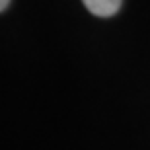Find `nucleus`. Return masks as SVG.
Listing matches in <instances>:
<instances>
[{
	"label": "nucleus",
	"mask_w": 150,
	"mask_h": 150,
	"mask_svg": "<svg viewBox=\"0 0 150 150\" xmlns=\"http://www.w3.org/2000/svg\"><path fill=\"white\" fill-rule=\"evenodd\" d=\"M82 2L94 16L109 18V16H113V14L119 12L123 0H82Z\"/></svg>",
	"instance_id": "obj_1"
},
{
	"label": "nucleus",
	"mask_w": 150,
	"mask_h": 150,
	"mask_svg": "<svg viewBox=\"0 0 150 150\" xmlns=\"http://www.w3.org/2000/svg\"><path fill=\"white\" fill-rule=\"evenodd\" d=\"M8 4H10V0H0V10L4 12L6 8H8Z\"/></svg>",
	"instance_id": "obj_2"
}]
</instances>
